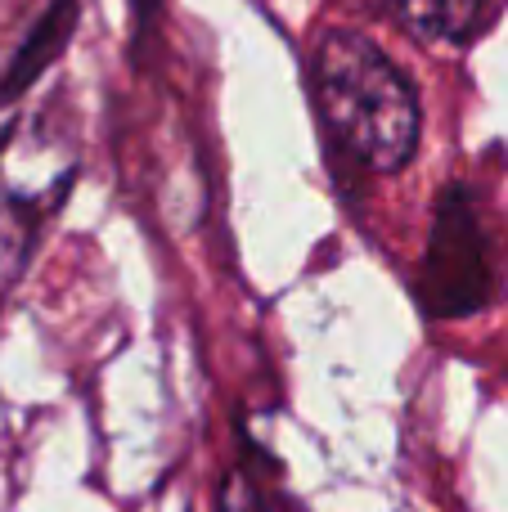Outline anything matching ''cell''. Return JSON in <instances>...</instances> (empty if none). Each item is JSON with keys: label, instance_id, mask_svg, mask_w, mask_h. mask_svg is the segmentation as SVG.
I'll use <instances>...</instances> for the list:
<instances>
[{"label": "cell", "instance_id": "6da1fadb", "mask_svg": "<svg viewBox=\"0 0 508 512\" xmlns=\"http://www.w3.org/2000/svg\"><path fill=\"white\" fill-rule=\"evenodd\" d=\"M315 104L333 144L365 171H401L419 149L423 113L410 77L360 32H329L315 45Z\"/></svg>", "mask_w": 508, "mask_h": 512}, {"label": "cell", "instance_id": "7a4b0ae2", "mask_svg": "<svg viewBox=\"0 0 508 512\" xmlns=\"http://www.w3.org/2000/svg\"><path fill=\"white\" fill-rule=\"evenodd\" d=\"M495 288L491 248H486L482 221L473 212V198L464 189H450L432 216L428 252L419 265V301L428 315L459 319L486 306Z\"/></svg>", "mask_w": 508, "mask_h": 512}, {"label": "cell", "instance_id": "3957f363", "mask_svg": "<svg viewBox=\"0 0 508 512\" xmlns=\"http://www.w3.org/2000/svg\"><path fill=\"white\" fill-rule=\"evenodd\" d=\"M72 27H77V0H54V5L41 14V23L27 32V41L18 45L14 63H9L5 81H0V99H18V95H23V90L32 86V81L63 54Z\"/></svg>", "mask_w": 508, "mask_h": 512}, {"label": "cell", "instance_id": "277c9868", "mask_svg": "<svg viewBox=\"0 0 508 512\" xmlns=\"http://www.w3.org/2000/svg\"><path fill=\"white\" fill-rule=\"evenodd\" d=\"M396 23L419 41H455L477 23L486 0H387Z\"/></svg>", "mask_w": 508, "mask_h": 512}]
</instances>
